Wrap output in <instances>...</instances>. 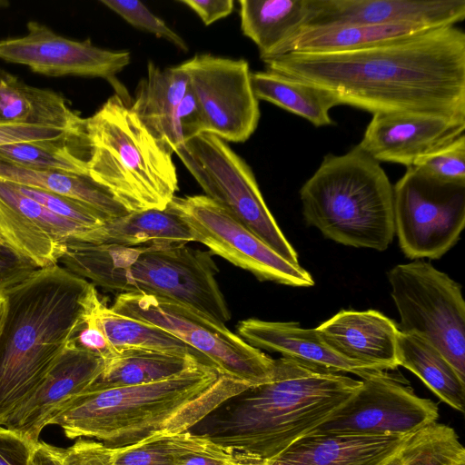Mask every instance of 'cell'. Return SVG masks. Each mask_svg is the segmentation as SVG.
I'll list each match as a JSON object with an SVG mask.
<instances>
[{"mask_svg": "<svg viewBox=\"0 0 465 465\" xmlns=\"http://www.w3.org/2000/svg\"><path fill=\"white\" fill-rule=\"evenodd\" d=\"M262 61L267 70L319 86L340 104L372 114L465 120V34L456 25L356 51L289 52Z\"/></svg>", "mask_w": 465, "mask_h": 465, "instance_id": "6da1fadb", "label": "cell"}, {"mask_svg": "<svg viewBox=\"0 0 465 465\" xmlns=\"http://www.w3.org/2000/svg\"><path fill=\"white\" fill-rule=\"evenodd\" d=\"M361 384L346 374L282 356L274 360L268 381L227 401L193 432L242 460L264 464L322 423Z\"/></svg>", "mask_w": 465, "mask_h": 465, "instance_id": "7a4b0ae2", "label": "cell"}, {"mask_svg": "<svg viewBox=\"0 0 465 465\" xmlns=\"http://www.w3.org/2000/svg\"><path fill=\"white\" fill-rule=\"evenodd\" d=\"M251 385L203 364L157 382L93 390L71 399L47 425L68 439L124 448L194 428Z\"/></svg>", "mask_w": 465, "mask_h": 465, "instance_id": "3957f363", "label": "cell"}, {"mask_svg": "<svg viewBox=\"0 0 465 465\" xmlns=\"http://www.w3.org/2000/svg\"><path fill=\"white\" fill-rule=\"evenodd\" d=\"M0 332V427L42 382L99 296L58 264L38 268L5 292Z\"/></svg>", "mask_w": 465, "mask_h": 465, "instance_id": "277c9868", "label": "cell"}, {"mask_svg": "<svg viewBox=\"0 0 465 465\" xmlns=\"http://www.w3.org/2000/svg\"><path fill=\"white\" fill-rule=\"evenodd\" d=\"M212 256L187 243L126 247L68 242L59 262L94 286L173 300L225 324L231 312Z\"/></svg>", "mask_w": 465, "mask_h": 465, "instance_id": "5b68a950", "label": "cell"}, {"mask_svg": "<svg viewBox=\"0 0 465 465\" xmlns=\"http://www.w3.org/2000/svg\"><path fill=\"white\" fill-rule=\"evenodd\" d=\"M308 225L347 246L385 251L395 235L393 186L358 145L325 155L300 190Z\"/></svg>", "mask_w": 465, "mask_h": 465, "instance_id": "8992f818", "label": "cell"}, {"mask_svg": "<svg viewBox=\"0 0 465 465\" xmlns=\"http://www.w3.org/2000/svg\"><path fill=\"white\" fill-rule=\"evenodd\" d=\"M88 175L130 213L164 210L178 190L173 153L114 94L85 119Z\"/></svg>", "mask_w": 465, "mask_h": 465, "instance_id": "52a82bcc", "label": "cell"}, {"mask_svg": "<svg viewBox=\"0 0 465 465\" xmlns=\"http://www.w3.org/2000/svg\"><path fill=\"white\" fill-rule=\"evenodd\" d=\"M205 195L289 262L298 254L270 212L247 163L227 142L201 134L174 152Z\"/></svg>", "mask_w": 465, "mask_h": 465, "instance_id": "ba28073f", "label": "cell"}, {"mask_svg": "<svg viewBox=\"0 0 465 465\" xmlns=\"http://www.w3.org/2000/svg\"><path fill=\"white\" fill-rule=\"evenodd\" d=\"M111 309L173 335L203 354L221 374L251 386L264 383L272 376L274 359L247 343L225 324L181 302L143 293H120Z\"/></svg>", "mask_w": 465, "mask_h": 465, "instance_id": "9c48e42d", "label": "cell"}, {"mask_svg": "<svg viewBox=\"0 0 465 465\" xmlns=\"http://www.w3.org/2000/svg\"><path fill=\"white\" fill-rule=\"evenodd\" d=\"M399 331L427 339L465 381V302L461 285L423 260L388 272Z\"/></svg>", "mask_w": 465, "mask_h": 465, "instance_id": "30bf717a", "label": "cell"}, {"mask_svg": "<svg viewBox=\"0 0 465 465\" xmlns=\"http://www.w3.org/2000/svg\"><path fill=\"white\" fill-rule=\"evenodd\" d=\"M393 212L404 255L440 259L464 229L465 184L440 183L409 167L393 186Z\"/></svg>", "mask_w": 465, "mask_h": 465, "instance_id": "8fae6325", "label": "cell"}, {"mask_svg": "<svg viewBox=\"0 0 465 465\" xmlns=\"http://www.w3.org/2000/svg\"><path fill=\"white\" fill-rule=\"evenodd\" d=\"M167 208L189 226L194 242L258 280L292 287L314 285L305 269L283 259L206 195L174 196Z\"/></svg>", "mask_w": 465, "mask_h": 465, "instance_id": "7c38bea8", "label": "cell"}, {"mask_svg": "<svg viewBox=\"0 0 465 465\" xmlns=\"http://www.w3.org/2000/svg\"><path fill=\"white\" fill-rule=\"evenodd\" d=\"M178 66L186 74L196 101L201 134L215 135L227 143L247 141L261 116L248 62L197 54Z\"/></svg>", "mask_w": 465, "mask_h": 465, "instance_id": "4fadbf2b", "label": "cell"}, {"mask_svg": "<svg viewBox=\"0 0 465 465\" xmlns=\"http://www.w3.org/2000/svg\"><path fill=\"white\" fill-rule=\"evenodd\" d=\"M310 432L347 435H408L437 421L439 409L419 397L401 375L377 371Z\"/></svg>", "mask_w": 465, "mask_h": 465, "instance_id": "5bb4252c", "label": "cell"}, {"mask_svg": "<svg viewBox=\"0 0 465 465\" xmlns=\"http://www.w3.org/2000/svg\"><path fill=\"white\" fill-rule=\"evenodd\" d=\"M27 34L0 40V59L23 64L48 76L101 77L111 80L131 62L126 50L97 47L90 39L75 41L55 34L35 21L26 25Z\"/></svg>", "mask_w": 465, "mask_h": 465, "instance_id": "9a60e30c", "label": "cell"}, {"mask_svg": "<svg viewBox=\"0 0 465 465\" xmlns=\"http://www.w3.org/2000/svg\"><path fill=\"white\" fill-rule=\"evenodd\" d=\"M465 120L424 113L372 114L357 144L375 161L414 166L464 134Z\"/></svg>", "mask_w": 465, "mask_h": 465, "instance_id": "2e32d148", "label": "cell"}, {"mask_svg": "<svg viewBox=\"0 0 465 465\" xmlns=\"http://www.w3.org/2000/svg\"><path fill=\"white\" fill-rule=\"evenodd\" d=\"M104 367L102 358L68 344L42 382L9 415L3 427L36 444L50 418L86 391Z\"/></svg>", "mask_w": 465, "mask_h": 465, "instance_id": "e0dca14e", "label": "cell"}, {"mask_svg": "<svg viewBox=\"0 0 465 465\" xmlns=\"http://www.w3.org/2000/svg\"><path fill=\"white\" fill-rule=\"evenodd\" d=\"M303 28L339 25H456L465 0H308Z\"/></svg>", "mask_w": 465, "mask_h": 465, "instance_id": "ac0fdd59", "label": "cell"}, {"mask_svg": "<svg viewBox=\"0 0 465 465\" xmlns=\"http://www.w3.org/2000/svg\"><path fill=\"white\" fill-rule=\"evenodd\" d=\"M341 357L380 371L398 365L397 324L378 311H341L315 328Z\"/></svg>", "mask_w": 465, "mask_h": 465, "instance_id": "d6986e66", "label": "cell"}, {"mask_svg": "<svg viewBox=\"0 0 465 465\" xmlns=\"http://www.w3.org/2000/svg\"><path fill=\"white\" fill-rule=\"evenodd\" d=\"M411 434L309 432L264 465H384Z\"/></svg>", "mask_w": 465, "mask_h": 465, "instance_id": "ffe728a7", "label": "cell"}, {"mask_svg": "<svg viewBox=\"0 0 465 465\" xmlns=\"http://www.w3.org/2000/svg\"><path fill=\"white\" fill-rule=\"evenodd\" d=\"M238 335L250 345L335 372L352 373L360 378L381 371L349 361L321 338L316 329H303L293 322H267L246 319L237 324Z\"/></svg>", "mask_w": 465, "mask_h": 465, "instance_id": "44dd1931", "label": "cell"}, {"mask_svg": "<svg viewBox=\"0 0 465 465\" xmlns=\"http://www.w3.org/2000/svg\"><path fill=\"white\" fill-rule=\"evenodd\" d=\"M187 87V76L178 64L162 69L150 61L131 103L148 130L172 153L184 143L177 116Z\"/></svg>", "mask_w": 465, "mask_h": 465, "instance_id": "7402d4cb", "label": "cell"}, {"mask_svg": "<svg viewBox=\"0 0 465 465\" xmlns=\"http://www.w3.org/2000/svg\"><path fill=\"white\" fill-rule=\"evenodd\" d=\"M0 124L84 131L85 119L71 109L62 94L28 85L0 69Z\"/></svg>", "mask_w": 465, "mask_h": 465, "instance_id": "603a6c76", "label": "cell"}, {"mask_svg": "<svg viewBox=\"0 0 465 465\" xmlns=\"http://www.w3.org/2000/svg\"><path fill=\"white\" fill-rule=\"evenodd\" d=\"M242 34L257 46L262 60L284 54L304 27L308 0H240Z\"/></svg>", "mask_w": 465, "mask_h": 465, "instance_id": "cb8c5ba5", "label": "cell"}, {"mask_svg": "<svg viewBox=\"0 0 465 465\" xmlns=\"http://www.w3.org/2000/svg\"><path fill=\"white\" fill-rule=\"evenodd\" d=\"M194 242L189 226L168 208L133 212L92 228L84 242L134 247L151 243Z\"/></svg>", "mask_w": 465, "mask_h": 465, "instance_id": "d4e9b609", "label": "cell"}, {"mask_svg": "<svg viewBox=\"0 0 465 465\" xmlns=\"http://www.w3.org/2000/svg\"><path fill=\"white\" fill-rule=\"evenodd\" d=\"M432 28L437 27L414 25H339L302 28L289 43L284 54L356 51L402 39Z\"/></svg>", "mask_w": 465, "mask_h": 465, "instance_id": "484cf974", "label": "cell"}, {"mask_svg": "<svg viewBox=\"0 0 465 465\" xmlns=\"http://www.w3.org/2000/svg\"><path fill=\"white\" fill-rule=\"evenodd\" d=\"M256 98L273 104L309 121L316 127L332 125L330 111L340 105L329 91L271 70L252 72Z\"/></svg>", "mask_w": 465, "mask_h": 465, "instance_id": "4316f807", "label": "cell"}, {"mask_svg": "<svg viewBox=\"0 0 465 465\" xmlns=\"http://www.w3.org/2000/svg\"><path fill=\"white\" fill-rule=\"evenodd\" d=\"M0 180L73 198L92 206L108 219L130 213L89 175L33 169L0 157Z\"/></svg>", "mask_w": 465, "mask_h": 465, "instance_id": "83f0119b", "label": "cell"}, {"mask_svg": "<svg viewBox=\"0 0 465 465\" xmlns=\"http://www.w3.org/2000/svg\"><path fill=\"white\" fill-rule=\"evenodd\" d=\"M398 365L411 371L442 401L463 412L465 381L452 365L423 336L399 331Z\"/></svg>", "mask_w": 465, "mask_h": 465, "instance_id": "f1b7e54d", "label": "cell"}, {"mask_svg": "<svg viewBox=\"0 0 465 465\" xmlns=\"http://www.w3.org/2000/svg\"><path fill=\"white\" fill-rule=\"evenodd\" d=\"M200 364L203 363L189 355L124 349L105 361L103 371L88 389L104 390L157 382Z\"/></svg>", "mask_w": 465, "mask_h": 465, "instance_id": "f546056e", "label": "cell"}, {"mask_svg": "<svg viewBox=\"0 0 465 465\" xmlns=\"http://www.w3.org/2000/svg\"><path fill=\"white\" fill-rule=\"evenodd\" d=\"M93 314L108 341L116 351L144 349L189 355L201 363L213 368L203 354L178 338L158 327L116 313L100 297L93 306Z\"/></svg>", "mask_w": 465, "mask_h": 465, "instance_id": "4dcf8cb0", "label": "cell"}, {"mask_svg": "<svg viewBox=\"0 0 465 465\" xmlns=\"http://www.w3.org/2000/svg\"><path fill=\"white\" fill-rule=\"evenodd\" d=\"M0 157L33 169L88 175L89 143L84 131L57 140L3 144Z\"/></svg>", "mask_w": 465, "mask_h": 465, "instance_id": "1f68e13d", "label": "cell"}, {"mask_svg": "<svg viewBox=\"0 0 465 465\" xmlns=\"http://www.w3.org/2000/svg\"><path fill=\"white\" fill-rule=\"evenodd\" d=\"M464 456L465 449L455 430L434 421L409 437L403 465H453Z\"/></svg>", "mask_w": 465, "mask_h": 465, "instance_id": "d6a6232c", "label": "cell"}, {"mask_svg": "<svg viewBox=\"0 0 465 465\" xmlns=\"http://www.w3.org/2000/svg\"><path fill=\"white\" fill-rule=\"evenodd\" d=\"M174 465H256L191 430L174 434Z\"/></svg>", "mask_w": 465, "mask_h": 465, "instance_id": "836d02e7", "label": "cell"}, {"mask_svg": "<svg viewBox=\"0 0 465 465\" xmlns=\"http://www.w3.org/2000/svg\"><path fill=\"white\" fill-rule=\"evenodd\" d=\"M411 167L440 183L465 184V134Z\"/></svg>", "mask_w": 465, "mask_h": 465, "instance_id": "e575fe53", "label": "cell"}, {"mask_svg": "<svg viewBox=\"0 0 465 465\" xmlns=\"http://www.w3.org/2000/svg\"><path fill=\"white\" fill-rule=\"evenodd\" d=\"M11 183L18 192L35 201L53 213L86 227H97L109 220L96 209L73 198L42 189Z\"/></svg>", "mask_w": 465, "mask_h": 465, "instance_id": "d590c367", "label": "cell"}, {"mask_svg": "<svg viewBox=\"0 0 465 465\" xmlns=\"http://www.w3.org/2000/svg\"><path fill=\"white\" fill-rule=\"evenodd\" d=\"M101 4L121 16L132 26L167 40L183 52L188 46L185 41L146 5L135 0H101Z\"/></svg>", "mask_w": 465, "mask_h": 465, "instance_id": "8d00e7d4", "label": "cell"}, {"mask_svg": "<svg viewBox=\"0 0 465 465\" xmlns=\"http://www.w3.org/2000/svg\"><path fill=\"white\" fill-rule=\"evenodd\" d=\"M174 435L154 438L134 445L113 449L114 465H174Z\"/></svg>", "mask_w": 465, "mask_h": 465, "instance_id": "74e56055", "label": "cell"}, {"mask_svg": "<svg viewBox=\"0 0 465 465\" xmlns=\"http://www.w3.org/2000/svg\"><path fill=\"white\" fill-rule=\"evenodd\" d=\"M94 302L79 322L68 344L97 355L105 363V361L114 358L118 351L112 347L94 319L93 314Z\"/></svg>", "mask_w": 465, "mask_h": 465, "instance_id": "f35d334b", "label": "cell"}, {"mask_svg": "<svg viewBox=\"0 0 465 465\" xmlns=\"http://www.w3.org/2000/svg\"><path fill=\"white\" fill-rule=\"evenodd\" d=\"M64 465H114L113 449L100 441L78 439L63 450Z\"/></svg>", "mask_w": 465, "mask_h": 465, "instance_id": "ab89813d", "label": "cell"}, {"mask_svg": "<svg viewBox=\"0 0 465 465\" xmlns=\"http://www.w3.org/2000/svg\"><path fill=\"white\" fill-rule=\"evenodd\" d=\"M84 130L68 131L55 127L0 124V145L22 142L57 140L84 133Z\"/></svg>", "mask_w": 465, "mask_h": 465, "instance_id": "60d3db41", "label": "cell"}, {"mask_svg": "<svg viewBox=\"0 0 465 465\" xmlns=\"http://www.w3.org/2000/svg\"><path fill=\"white\" fill-rule=\"evenodd\" d=\"M38 268L8 245L0 242V291L5 292Z\"/></svg>", "mask_w": 465, "mask_h": 465, "instance_id": "b9f144b4", "label": "cell"}, {"mask_svg": "<svg viewBox=\"0 0 465 465\" xmlns=\"http://www.w3.org/2000/svg\"><path fill=\"white\" fill-rule=\"evenodd\" d=\"M35 445L18 433L2 427L0 465H28Z\"/></svg>", "mask_w": 465, "mask_h": 465, "instance_id": "7bdbcfd3", "label": "cell"}, {"mask_svg": "<svg viewBox=\"0 0 465 465\" xmlns=\"http://www.w3.org/2000/svg\"><path fill=\"white\" fill-rule=\"evenodd\" d=\"M178 2L193 10L205 25H210L230 15L234 8L232 0H179Z\"/></svg>", "mask_w": 465, "mask_h": 465, "instance_id": "ee69618b", "label": "cell"}, {"mask_svg": "<svg viewBox=\"0 0 465 465\" xmlns=\"http://www.w3.org/2000/svg\"><path fill=\"white\" fill-rule=\"evenodd\" d=\"M177 120L184 142L201 134V115L189 86L180 104Z\"/></svg>", "mask_w": 465, "mask_h": 465, "instance_id": "f6af8a7d", "label": "cell"}, {"mask_svg": "<svg viewBox=\"0 0 465 465\" xmlns=\"http://www.w3.org/2000/svg\"><path fill=\"white\" fill-rule=\"evenodd\" d=\"M28 465H64L63 450L38 441L33 448Z\"/></svg>", "mask_w": 465, "mask_h": 465, "instance_id": "bcb514c9", "label": "cell"}, {"mask_svg": "<svg viewBox=\"0 0 465 465\" xmlns=\"http://www.w3.org/2000/svg\"><path fill=\"white\" fill-rule=\"evenodd\" d=\"M405 444L406 442L384 465H403L405 460Z\"/></svg>", "mask_w": 465, "mask_h": 465, "instance_id": "7dc6e473", "label": "cell"}, {"mask_svg": "<svg viewBox=\"0 0 465 465\" xmlns=\"http://www.w3.org/2000/svg\"><path fill=\"white\" fill-rule=\"evenodd\" d=\"M6 312V300L4 292L0 291V332L4 325Z\"/></svg>", "mask_w": 465, "mask_h": 465, "instance_id": "c3c4849f", "label": "cell"}, {"mask_svg": "<svg viewBox=\"0 0 465 465\" xmlns=\"http://www.w3.org/2000/svg\"><path fill=\"white\" fill-rule=\"evenodd\" d=\"M453 465H465V456L458 460Z\"/></svg>", "mask_w": 465, "mask_h": 465, "instance_id": "681fc988", "label": "cell"}, {"mask_svg": "<svg viewBox=\"0 0 465 465\" xmlns=\"http://www.w3.org/2000/svg\"><path fill=\"white\" fill-rule=\"evenodd\" d=\"M0 242H1V243H4V244H6V243H5V242L4 241V239H3L2 235H1V233H0ZM6 245H7V244H6Z\"/></svg>", "mask_w": 465, "mask_h": 465, "instance_id": "f907efd6", "label": "cell"}, {"mask_svg": "<svg viewBox=\"0 0 465 465\" xmlns=\"http://www.w3.org/2000/svg\"><path fill=\"white\" fill-rule=\"evenodd\" d=\"M257 465V464H256ZM262 465H264V464H262Z\"/></svg>", "mask_w": 465, "mask_h": 465, "instance_id": "816d5d0a", "label": "cell"}, {"mask_svg": "<svg viewBox=\"0 0 465 465\" xmlns=\"http://www.w3.org/2000/svg\"><path fill=\"white\" fill-rule=\"evenodd\" d=\"M1 428H2V427H0V429H1Z\"/></svg>", "mask_w": 465, "mask_h": 465, "instance_id": "f5cc1de1", "label": "cell"}]
</instances>
